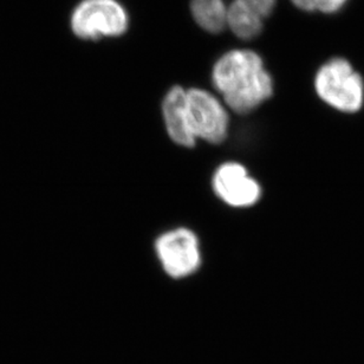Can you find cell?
I'll return each instance as SVG.
<instances>
[{
	"label": "cell",
	"instance_id": "1",
	"mask_svg": "<svg viewBox=\"0 0 364 364\" xmlns=\"http://www.w3.org/2000/svg\"><path fill=\"white\" fill-rule=\"evenodd\" d=\"M212 82L237 114H249L273 94L272 78L251 50H232L221 56L214 64Z\"/></svg>",
	"mask_w": 364,
	"mask_h": 364
},
{
	"label": "cell",
	"instance_id": "2",
	"mask_svg": "<svg viewBox=\"0 0 364 364\" xmlns=\"http://www.w3.org/2000/svg\"><path fill=\"white\" fill-rule=\"evenodd\" d=\"M315 90L326 105L343 114H356L364 105L361 75L344 58H333L319 68Z\"/></svg>",
	"mask_w": 364,
	"mask_h": 364
},
{
	"label": "cell",
	"instance_id": "3",
	"mask_svg": "<svg viewBox=\"0 0 364 364\" xmlns=\"http://www.w3.org/2000/svg\"><path fill=\"white\" fill-rule=\"evenodd\" d=\"M128 21L124 7L116 0H82L73 11L70 26L78 38L97 41L123 35Z\"/></svg>",
	"mask_w": 364,
	"mask_h": 364
},
{
	"label": "cell",
	"instance_id": "4",
	"mask_svg": "<svg viewBox=\"0 0 364 364\" xmlns=\"http://www.w3.org/2000/svg\"><path fill=\"white\" fill-rule=\"evenodd\" d=\"M186 107L189 129L196 140L218 144L228 137V114L213 95L201 89H189L186 91Z\"/></svg>",
	"mask_w": 364,
	"mask_h": 364
},
{
	"label": "cell",
	"instance_id": "5",
	"mask_svg": "<svg viewBox=\"0 0 364 364\" xmlns=\"http://www.w3.org/2000/svg\"><path fill=\"white\" fill-rule=\"evenodd\" d=\"M155 249L164 270L173 278L191 276L199 269V240L187 228H178L162 235L156 240Z\"/></svg>",
	"mask_w": 364,
	"mask_h": 364
},
{
	"label": "cell",
	"instance_id": "6",
	"mask_svg": "<svg viewBox=\"0 0 364 364\" xmlns=\"http://www.w3.org/2000/svg\"><path fill=\"white\" fill-rule=\"evenodd\" d=\"M214 192L232 207L252 206L259 200L262 189L244 166L228 162L220 166L213 178Z\"/></svg>",
	"mask_w": 364,
	"mask_h": 364
},
{
	"label": "cell",
	"instance_id": "7",
	"mask_svg": "<svg viewBox=\"0 0 364 364\" xmlns=\"http://www.w3.org/2000/svg\"><path fill=\"white\" fill-rule=\"evenodd\" d=\"M245 1L258 7L265 17L270 16L276 5V0H230L226 5V10L231 5ZM225 3L226 0H192L191 9L193 17L200 28L210 33L224 31L226 28Z\"/></svg>",
	"mask_w": 364,
	"mask_h": 364
},
{
	"label": "cell",
	"instance_id": "8",
	"mask_svg": "<svg viewBox=\"0 0 364 364\" xmlns=\"http://www.w3.org/2000/svg\"><path fill=\"white\" fill-rule=\"evenodd\" d=\"M186 91L181 87L171 89L162 103V112L169 137L176 144L191 148L196 144V139L189 129Z\"/></svg>",
	"mask_w": 364,
	"mask_h": 364
},
{
	"label": "cell",
	"instance_id": "9",
	"mask_svg": "<svg viewBox=\"0 0 364 364\" xmlns=\"http://www.w3.org/2000/svg\"><path fill=\"white\" fill-rule=\"evenodd\" d=\"M294 6L308 12L333 14L344 6L348 0H291Z\"/></svg>",
	"mask_w": 364,
	"mask_h": 364
}]
</instances>
